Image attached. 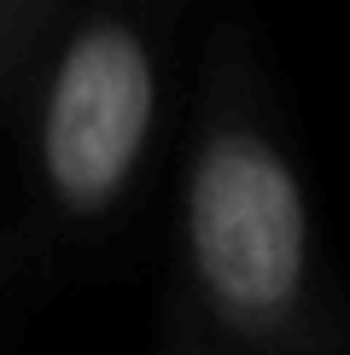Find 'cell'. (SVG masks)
<instances>
[{
  "mask_svg": "<svg viewBox=\"0 0 350 355\" xmlns=\"http://www.w3.org/2000/svg\"><path fill=\"white\" fill-rule=\"evenodd\" d=\"M175 332L216 355H344L303 169L233 18L199 58L175 169Z\"/></svg>",
  "mask_w": 350,
  "mask_h": 355,
  "instance_id": "cell-1",
  "label": "cell"
},
{
  "mask_svg": "<svg viewBox=\"0 0 350 355\" xmlns=\"http://www.w3.org/2000/svg\"><path fill=\"white\" fill-rule=\"evenodd\" d=\"M187 0H70L41 41L24 111V169L35 221L88 239L128 216L164 146Z\"/></svg>",
  "mask_w": 350,
  "mask_h": 355,
  "instance_id": "cell-2",
  "label": "cell"
},
{
  "mask_svg": "<svg viewBox=\"0 0 350 355\" xmlns=\"http://www.w3.org/2000/svg\"><path fill=\"white\" fill-rule=\"evenodd\" d=\"M70 0H0V111H18V94L29 82L41 41L65 18Z\"/></svg>",
  "mask_w": 350,
  "mask_h": 355,
  "instance_id": "cell-3",
  "label": "cell"
},
{
  "mask_svg": "<svg viewBox=\"0 0 350 355\" xmlns=\"http://www.w3.org/2000/svg\"><path fill=\"white\" fill-rule=\"evenodd\" d=\"M164 355H216V349H199V344H181V338H169Z\"/></svg>",
  "mask_w": 350,
  "mask_h": 355,
  "instance_id": "cell-4",
  "label": "cell"
}]
</instances>
